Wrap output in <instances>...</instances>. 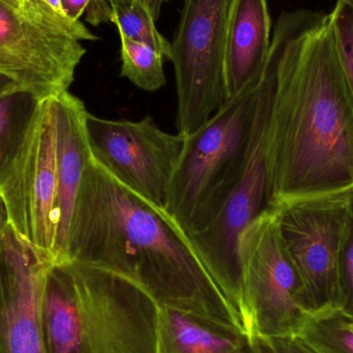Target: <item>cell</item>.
Returning a JSON list of instances; mask_svg holds the SVG:
<instances>
[{"instance_id": "cell-16", "label": "cell", "mask_w": 353, "mask_h": 353, "mask_svg": "<svg viewBox=\"0 0 353 353\" xmlns=\"http://www.w3.org/2000/svg\"><path fill=\"white\" fill-rule=\"evenodd\" d=\"M43 99L24 89L0 97V190L30 138Z\"/></svg>"}, {"instance_id": "cell-8", "label": "cell", "mask_w": 353, "mask_h": 353, "mask_svg": "<svg viewBox=\"0 0 353 353\" xmlns=\"http://www.w3.org/2000/svg\"><path fill=\"white\" fill-rule=\"evenodd\" d=\"M230 0H184L171 43L178 134L190 136L228 101L224 39Z\"/></svg>"}, {"instance_id": "cell-3", "label": "cell", "mask_w": 353, "mask_h": 353, "mask_svg": "<svg viewBox=\"0 0 353 353\" xmlns=\"http://www.w3.org/2000/svg\"><path fill=\"white\" fill-rule=\"evenodd\" d=\"M159 303L132 280L76 261L48 263L41 319L49 353H161Z\"/></svg>"}, {"instance_id": "cell-1", "label": "cell", "mask_w": 353, "mask_h": 353, "mask_svg": "<svg viewBox=\"0 0 353 353\" xmlns=\"http://www.w3.org/2000/svg\"><path fill=\"white\" fill-rule=\"evenodd\" d=\"M265 72L269 207L353 190V94L329 14L282 12Z\"/></svg>"}, {"instance_id": "cell-18", "label": "cell", "mask_w": 353, "mask_h": 353, "mask_svg": "<svg viewBox=\"0 0 353 353\" xmlns=\"http://www.w3.org/2000/svg\"><path fill=\"white\" fill-rule=\"evenodd\" d=\"M296 338L312 353H353V321L340 309L314 313Z\"/></svg>"}, {"instance_id": "cell-10", "label": "cell", "mask_w": 353, "mask_h": 353, "mask_svg": "<svg viewBox=\"0 0 353 353\" xmlns=\"http://www.w3.org/2000/svg\"><path fill=\"white\" fill-rule=\"evenodd\" d=\"M85 132L93 161L126 188L165 210L186 137L170 134L151 116L107 119L87 112Z\"/></svg>"}, {"instance_id": "cell-26", "label": "cell", "mask_w": 353, "mask_h": 353, "mask_svg": "<svg viewBox=\"0 0 353 353\" xmlns=\"http://www.w3.org/2000/svg\"><path fill=\"white\" fill-rule=\"evenodd\" d=\"M8 214H6V207H4L3 201H2L1 196H0V239L3 234L4 230L8 226Z\"/></svg>"}, {"instance_id": "cell-12", "label": "cell", "mask_w": 353, "mask_h": 353, "mask_svg": "<svg viewBox=\"0 0 353 353\" xmlns=\"http://www.w3.org/2000/svg\"><path fill=\"white\" fill-rule=\"evenodd\" d=\"M49 263L8 224L0 239V353H49L41 319Z\"/></svg>"}, {"instance_id": "cell-27", "label": "cell", "mask_w": 353, "mask_h": 353, "mask_svg": "<svg viewBox=\"0 0 353 353\" xmlns=\"http://www.w3.org/2000/svg\"><path fill=\"white\" fill-rule=\"evenodd\" d=\"M150 3L151 10H152L153 14H154L155 19H159V14H161V8L165 2L169 1V0H148Z\"/></svg>"}, {"instance_id": "cell-21", "label": "cell", "mask_w": 353, "mask_h": 353, "mask_svg": "<svg viewBox=\"0 0 353 353\" xmlns=\"http://www.w3.org/2000/svg\"><path fill=\"white\" fill-rule=\"evenodd\" d=\"M339 309L353 321V199L352 221L340 261Z\"/></svg>"}, {"instance_id": "cell-20", "label": "cell", "mask_w": 353, "mask_h": 353, "mask_svg": "<svg viewBox=\"0 0 353 353\" xmlns=\"http://www.w3.org/2000/svg\"><path fill=\"white\" fill-rule=\"evenodd\" d=\"M329 16L336 49L353 94V0H336Z\"/></svg>"}, {"instance_id": "cell-4", "label": "cell", "mask_w": 353, "mask_h": 353, "mask_svg": "<svg viewBox=\"0 0 353 353\" xmlns=\"http://www.w3.org/2000/svg\"><path fill=\"white\" fill-rule=\"evenodd\" d=\"M261 81L228 99L186 137L165 211L187 236L212 223L240 179L256 128Z\"/></svg>"}, {"instance_id": "cell-6", "label": "cell", "mask_w": 353, "mask_h": 353, "mask_svg": "<svg viewBox=\"0 0 353 353\" xmlns=\"http://www.w3.org/2000/svg\"><path fill=\"white\" fill-rule=\"evenodd\" d=\"M238 261L253 338L296 337L309 313L275 209L265 210L244 228L238 240Z\"/></svg>"}, {"instance_id": "cell-24", "label": "cell", "mask_w": 353, "mask_h": 353, "mask_svg": "<svg viewBox=\"0 0 353 353\" xmlns=\"http://www.w3.org/2000/svg\"><path fill=\"white\" fill-rule=\"evenodd\" d=\"M91 0H62L64 12L68 18L74 21H81L84 16Z\"/></svg>"}, {"instance_id": "cell-28", "label": "cell", "mask_w": 353, "mask_h": 353, "mask_svg": "<svg viewBox=\"0 0 353 353\" xmlns=\"http://www.w3.org/2000/svg\"><path fill=\"white\" fill-rule=\"evenodd\" d=\"M45 1L49 3L52 8H55L57 12L65 14L63 10V6H62V0H45Z\"/></svg>"}, {"instance_id": "cell-2", "label": "cell", "mask_w": 353, "mask_h": 353, "mask_svg": "<svg viewBox=\"0 0 353 353\" xmlns=\"http://www.w3.org/2000/svg\"><path fill=\"white\" fill-rule=\"evenodd\" d=\"M63 261L119 274L159 306L236 332L246 340L232 303L185 232L165 210L126 188L92 157L77 195Z\"/></svg>"}, {"instance_id": "cell-14", "label": "cell", "mask_w": 353, "mask_h": 353, "mask_svg": "<svg viewBox=\"0 0 353 353\" xmlns=\"http://www.w3.org/2000/svg\"><path fill=\"white\" fill-rule=\"evenodd\" d=\"M57 149L58 230L55 261H62L74 203L85 170L91 159L85 118L87 109L70 91L54 97Z\"/></svg>"}, {"instance_id": "cell-9", "label": "cell", "mask_w": 353, "mask_h": 353, "mask_svg": "<svg viewBox=\"0 0 353 353\" xmlns=\"http://www.w3.org/2000/svg\"><path fill=\"white\" fill-rule=\"evenodd\" d=\"M271 85L267 72L261 81V105L246 165L234 190L215 219L203 232L188 236L193 250L209 270L236 310L247 340L252 338L241 292L238 240L244 228L269 209L267 143Z\"/></svg>"}, {"instance_id": "cell-22", "label": "cell", "mask_w": 353, "mask_h": 353, "mask_svg": "<svg viewBox=\"0 0 353 353\" xmlns=\"http://www.w3.org/2000/svg\"><path fill=\"white\" fill-rule=\"evenodd\" d=\"M245 353H312L296 337L255 336L246 341Z\"/></svg>"}, {"instance_id": "cell-15", "label": "cell", "mask_w": 353, "mask_h": 353, "mask_svg": "<svg viewBox=\"0 0 353 353\" xmlns=\"http://www.w3.org/2000/svg\"><path fill=\"white\" fill-rule=\"evenodd\" d=\"M161 353H245L246 340L181 311L161 307Z\"/></svg>"}, {"instance_id": "cell-17", "label": "cell", "mask_w": 353, "mask_h": 353, "mask_svg": "<svg viewBox=\"0 0 353 353\" xmlns=\"http://www.w3.org/2000/svg\"><path fill=\"white\" fill-rule=\"evenodd\" d=\"M111 18L120 39H132L153 48L165 60L171 59V43L159 32L148 0H110Z\"/></svg>"}, {"instance_id": "cell-23", "label": "cell", "mask_w": 353, "mask_h": 353, "mask_svg": "<svg viewBox=\"0 0 353 353\" xmlns=\"http://www.w3.org/2000/svg\"><path fill=\"white\" fill-rule=\"evenodd\" d=\"M85 20L93 26L110 22L111 6L110 0H91L84 14Z\"/></svg>"}, {"instance_id": "cell-25", "label": "cell", "mask_w": 353, "mask_h": 353, "mask_svg": "<svg viewBox=\"0 0 353 353\" xmlns=\"http://www.w3.org/2000/svg\"><path fill=\"white\" fill-rule=\"evenodd\" d=\"M17 89H21L18 84L8 79V77L0 74V97L6 94V93L17 90Z\"/></svg>"}, {"instance_id": "cell-13", "label": "cell", "mask_w": 353, "mask_h": 353, "mask_svg": "<svg viewBox=\"0 0 353 353\" xmlns=\"http://www.w3.org/2000/svg\"><path fill=\"white\" fill-rule=\"evenodd\" d=\"M271 26L268 0H230L223 55L228 101L263 78L271 50Z\"/></svg>"}, {"instance_id": "cell-7", "label": "cell", "mask_w": 353, "mask_h": 353, "mask_svg": "<svg viewBox=\"0 0 353 353\" xmlns=\"http://www.w3.org/2000/svg\"><path fill=\"white\" fill-rule=\"evenodd\" d=\"M353 190L274 207L309 315L339 309L340 261L352 215Z\"/></svg>"}, {"instance_id": "cell-11", "label": "cell", "mask_w": 353, "mask_h": 353, "mask_svg": "<svg viewBox=\"0 0 353 353\" xmlns=\"http://www.w3.org/2000/svg\"><path fill=\"white\" fill-rule=\"evenodd\" d=\"M54 97L43 99L30 138L0 190L8 223L46 259L55 261L58 230Z\"/></svg>"}, {"instance_id": "cell-19", "label": "cell", "mask_w": 353, "mask_h": 353, "mask_svg": "<svg viewBox=\"0 0 353 353\" xmlns=\"http://www.w3.org/2000/svg\"><path fill=\"white\" fill-rule=\"evenodd\" d=\"M165 60L161 53L149 46L121 39V77L142 90L154 92L165 86Z\"/></svg>"}, {"instance_id": "cell-5", "label": "cell", "mask_w": 353, "mask_h": 353, "mask_svg": "<svg viewBox=\"0 0 353 353\" xmlns=\"http://www.w3.org/2000/svg\"><path fill=\"white\" fill-rule=\"evenodd\" d=\"M95 39L45 0H0V74L37 97L68 91L86 54L82 41Z\"/></svg>"}]
</instances>
